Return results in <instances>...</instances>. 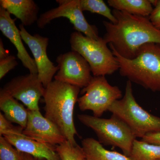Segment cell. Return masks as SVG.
Segmentation results:
<instances>
[{"instance_id":"12","label":"cell","mask_w":160,"mask_h":160,"mask_svg":"<svg viewBox=\"0 0 160 160\" xmlns=\"http://www.w3.org/2000/svg\"><path fill=\"white\" fill-rule=\"evenodd\" d=\"M23 134L39 142L57 146L67 141L57 127L46 118L40 110H29Z\"/></svg>"},{"instance_id":"24","label":"cell","mask_w":160,"mask_h":160,"mask_svg":"<svg viewBox=\"0 0 160 160\" xmlns=\"http://www.w3.org/2000/svg\"><path fill=\"white\" fill-rule=\"evenodd\" d=\"M149 19L153 26L160 30V0H158L156 5L149 16Z\"/></svg>"},{"instance_id":"11","label":"cell","mask_w":160,"mask_h":160,"mask_svg":"<svg viewBox=\"0 0 160 160\" xmlns=\"http://www.w3.org/2000/svg\"><path fill=\"white\" fill-rule=\"evenodd\" d=\"M19 27L23 41L27 44L34 57L39 79L46 88L52 82L59 69L58 66H54L47 55L49 38L38 34L32 35L22 24H20Z\"/></svg>"},{"instance_id":"29","label":"cell","mask_w":160,"mask_h":160,"mask_svg":"<svg viewBox=\"0 0 160 160\" xmlns=\"http://www.w3.org/2000/svg\"><path fill=\"white\" fill-rule=\"evenodd\" d=\"M85 160H88V159H85Z\"/></svg>"},{"instance_id":"14","label":"cell","mask_w":160,"mask_h":160,"mask_svg":"<svg viewBox=\"0 0 160 160\" xmlns=\"http://www.w3.org/2000/svg\"><path fill=\"white\" fill-rule=\"evenodd\" d=\"M16 20L12 18L9 12L0 7V30L15 47L18 51V58L21 60L23 66L29 70V73L38 74L36 64L23 45L20 30L16 26Z\"/></svg>"},{"instance_id":"25","label":"cell","mask_w":160,"mask_h":160,"mask_svg":"<svg viewBox=\"0 0 160 160\" xmlns=\"http://www.w3.org/2000/svg\"><path fill=\"white\" fill-rule=\"evenodd\" d=\"M12 123L6 118L2 112H0V137L14 129L16 126H13Z\"/></svg>"},{"instance_id":"5","label":"cell","mask_w":160,"mask_h":160,"mask_svg":"<svg viewBox=\"0 0 160 160\" xmlns=\"http://www.w3.org/2000/svg\"><path fill=\"white\" fill-rule=\"evenodd\" d=\"M69 42L72 50L87 61L93 76L112 74L119 69L117 60L102 38L100 40L92 39L75 31L70 35Z\"/></svg>"},{"instance_id":"8","label":"cell","mask_w":160,"mask_h":160,"mask_svg":"<svg viewBox=\"0 0 160 160\" xmlns=\"http://www.w3.org/2000/svg\"><path fill=\"white\" fill-rule=\"evenodd\" d=\"M58 6L42 13L37 23L38 28L43 29L52 20L65 18L69 20L77 31L95 40L102 38L99 36L96 26L90 25L83 14L80 0H57Z\"/></svg>"},{"instance_id":"18","label":"cell","mask_w":160,"mask_h":160,"mask_svg":"<svg viewBox=\"0 0 160 160\" xmlns=\"http://www.w3.org/2000/svg\"><path fill=\"white\" fill-rule=\"evenodd\" d=\"M109 6L114 9L141 16H149L153 8L149 0H108Z\"/></svg>"},{"instance_id":"26","label":"cell","mask_w":160,"mask_h":160,"mask_svg":"<svg viewBox=\"0 0 160 160\" xmlns=\"http://www.w3.org/2000/svg\"><path fill=\"white\" fill-rule=\"evenodd\" d=\"M142 140L148 143L160 146V132L149 133L142 138Z\"/></svg>"},{"instance_id":"22","label":"cell","mask_w":160,"mask_h":160,"mask_svg":"<svg viewBox=\"0 0 160 160\" xmlns=\"http://www.w3.org/2000/svg\"><path fill=\"white\" fill-rule=\"evenodd\" d=\"M0 160H23L22 153L3 136L0 137Z\"/></svg>"},{"instance_id":"23","label":"cell","mask_w":160,"mask_h":160,"mask_svg":"<svg viewBox=\"0 0 160 160\" xmlns=\"http://www.w3.org/2000/svg\"><path fill=\"white\" fill-rule=\"evenodd\" d=\"M18 65L14 56L10 55L0 60V79L2 80L10 70L14 69Z\"/></svg>"},{"instance_id":"9","label":"cell","mask_w":160,"mask_h":160,"mask_svg":"<svg viewBox=\"0 0 160 160\" xmlns=\"http://www.w3.org/2000/svg\"><path fill=\"white\" fill-rule=\"evenodd\" d=\"M58 71L54 78L81 88L89 85L92 78L89 64L77 52H68L58 56L56 59Z\"/></svg>"},{"instance_id":"4","label":"cell","mask_w":160,"mask_h":160,"mask_svg":"<svg viewBox=\"0 0 160 160\" xmlns=\"http://www.w3.org/2000/svg\"><path fill=\"white\" fill-rule=\"evenodd\" d=\"M109 111L126 123L136 138H143L149 133L160 132V118L149 113L139 105L129 80L124 96L115 102Z\"/></svg>"},{"instance_id":"7","label":"cell","mask_w":160,"mask_h":160,"mask_svg":"<svg viewBox=\"0 0 160 160\" xmlns=\"http://www.w3.org/2000/svg\"><path fill=\"white\" fill-rule=\"evenodd\" d=\"M80 92L82 96L78 100L80 110H90L98 118L109 111L115 102L122 98L119 88L110 85L105 76L92 77L89 85Z\"/></svg>"},{"instance_id":"19","label":"cell","mask_w":160,"mask_h":160,"mask_svg":"<svg viewBox=\"0 0 160 160\" xmlns=\"http://www.w3.org/2000/svg\"><path fill=\"white\" fill-rule=\"evenodd\" d=\"M129 157L132 160L160 159V146L135 140Z\"/></svg>"},{"instance_id":"17","label":"cell","mask_w":160,"mask_h":160,"mask_svg":"<svg viewBox=\"0 0 160 160\" xmlns=\"http://www.w3.org/2000/svg\"><path fill=\"white\" fill-rule=\"evenodd\" d=\"M86 158L89 160H132L129 156L117 152L110 151L93 138H87L82 142Z\"/></svg>"},{"instance_id":"2","label":"cell","mask_w":160,"mask_h":160,"mask_svg":"<svg viewBox=\"0 0 160 160\" xmlns=\"http://www.w3.org/2000/svg\"><path fill=\"white\" fill-rule=\"evenodd\" d=\"M80 88L54 80L45 88L43 95L44 116L55 125L66 140L78 145V135L73 119L75 105L78 102Z\"/></svg>"},{"instance_id":"21","label":"cell","mask_w":160,"mask_h":160,"mask_svg":"<svg viewBox=\"0 0 160 160\" xmlns=\"http://www.w3.org/2000/svg\"><path fill=\"white\" fill-rule=\"evenodd\" d=\"M56 150L61 160H85L86 159L82 147L78 145L73 146L67 140L57 146Z\"/></svg>"},{"instance_id":"6","label":"cell","mask_w":160,"mask_h":160,"mask_svg":"<svg viewBox=\"0 0 160 160\" xmlns=\"http://www.w3.org/2000/svg\"><path fill=\"white\" fill-rule=\"evenodd\" d=\"M78 118L82 124L95 132L101 144L117 147L129 156L136 138L122 120L113 114L108 119L87 114H78Z\"/></svg>"},{"instance_id":"1","label":"cell","mask_w":160,"mask_h":160,"mask_svg":"<svg viewBox=\"0 0 160 160\" xmlns=\"http://www.w3.org/2000/svg\"><path fill=\"white\" fill-rule=\"evenodd\" d=\"M117 22L103 21L106 33L103 38L121 56L134 58L140 48L149 43L160 44V30L147 17L113 9Z\"/></svg>"},{"instance_id":"10","label":"cell","mask_w":160,"mask_h":160,"mask_svg":"<svg viewBox=\"0 0 160 160\" xmlns=\"http://www.w3.org/2000/svg\"><path fill=\"white\" fill-rule=\"evenodd\" d=\"M16 99L21 101L29 110H40L39 102L45 88L38 74L29 73L16 77L2 88Z\"/></svg>"},{"instance_id":"3","label":"cell","mask_w":160,"mask_h":160,"mask_svg":"<svg viewBox=\"0 0 160 160\" xmlns=\"http://www.w3.org/2000/svg\"><path fill=\"white\" fill-rule=\"evenodd\" d=\"M110 48L118 63L121 76L145 89L160 92V44L143 45L132 59L123 58Z\"/></svg>"},{"instance_id":"13","label":"cell","mask_w":160,"mask_h":160,"mask_svg":"<svg viewBox=\"0 0 160 160\" xmlns=\"http://www.w3.org/2000/svg\"><path fill=\"white\" fill-rule=\"evenodd\" d=\"M23 129L21 126H15L13 130L2 136L20 152L37 158L61 160L56 150L57 146L44 144L29 138L23 134Z\"/></svg>"},{"instance_id":"28","label":"cell","mask_w":160,"mask_h":160,"mask_svg":"<svg viewBox=\"0 0 160 160\" xmlns=\"http://www.w3.org/2000/svg\"><path fill=\"white\" fill-rule=\"evenodd\" d=\"M22 153L23 160H46L44 159L37 158L32 156L26 153Z\"/></svg>"},{"instance_id":"20","label":"cell","mask_w":160,"mask_h":160,"mask_svg":"<svg viewBox=\"0 0 160 160\" xmlns=\"http://www.w3.org/2000/svg\"><path fill=\"white\" fill-rule=\"evenodd\" d=\"M83 11L97 13L106 18L110 22H117V20L112 11L103 0H80Z\"/></svg>"},{"instance_id":"30","label":"cell","mask_w":160,"mask_h":160,"mask_svg":"<svg viewBox=\"0 0 160 160\" xmlns=\"http://www.w3.org/2000/svg\"><path fill=\"white\" fill-rule=\"evenodd\" d=\"M160 160V159H159V160Z\"/></svg>"},{"instance_id":"16","label":"cell","mask_w":160,"mask_h":160,"mask_svg":"<svg viewBox=\"0 0 160 160\" xmlns=\"http://www.w3.org/2000/svg\"><path fill=\"white\" fill-rule=\"evenodd\" d=\"M0 109L9 122L16 123L24 129L26 128L28 109L3 89L0 90Z\"/></svg>"},{"instance_id":"15","label":"cell","mask_w":160,"mask_h":160,"mask_svg":"<svg viewBox=\"0 0 160 160\" xmlns=\"http://www.w3.org/2000/svg\"><path fill=\"white\" fill-rule=\"evenodd\" d=\"M0 7L19 19L24 26L37 22L39 8L32 0H1Z\"/></svg>"},{"instance_id":"27","label":"cell","mask_w":160,"mask_h":160,"mask_svg":"<svg viewBox=\"0 0 160 160\" xmlns=\"http://www.w3.org/2000/svg\"><path fill=\"white\" fill-rule=\"evenodd\" d=\"M9 51L4 48L2 40L0 39V60L7 58L9 55Z\"/></svg>"}]
</instances>
